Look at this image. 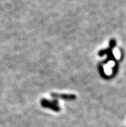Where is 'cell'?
<instances>
[{
    "label": "cell",
    "mask_w": 126,
    "mask_h": 127,
    "mask_svg": "<svg viewBox=\"0 0 126 127\" xmlns=\"http://www.w3.org/2000/svg\"><path fill=\"white\" fill-rule=\"evenodd\" d=\"M41 105L43 107L50 108L55 112H59L61 110V108H59V103L57 99L53 100L51 101H50L47 99H42Z\"/></svg>",
    "instance_id": "cell-1"
},
{
    "label": "cell",
    "mask_w": 126,
    "mask_h": 127,
    "mask_svg": "<svg viewBox=\"0 0 126 127\" xmlns=\"http://www.w3.org/2000/svg\"><path fill=\"white\" fill-rule=\"evenodd\" d=\"M51 96L54 98H61L62 99L66 100H74L76 99V96L74 94H57L53 93L51 94Z\"/></svg>",
    "instance_id": "cell-2"
}]
</instances>
